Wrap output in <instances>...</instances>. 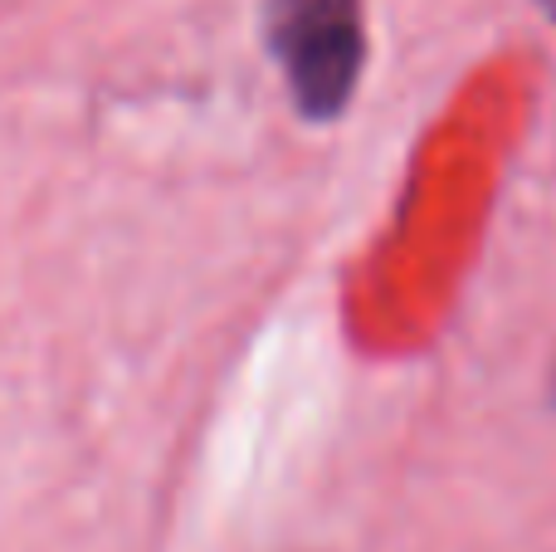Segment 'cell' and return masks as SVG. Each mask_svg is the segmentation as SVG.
<instances>
[{"instance_id": "obj_2", "label": "cell", "mask_w": 556, "mask_h": 552, "mask_svg": "<svg viewBox=\"0 0 556 552\" xmlns=\"http://www.w3.org/2000/svg\"><path fill=\"white\" fill-rule=\"evenodd\" d=\"M542 10H547V15L556 20V0H542Z\"/></svg>"}, {"instance_id": "obj_1", "label": "cell", "mask_w": 556, "mask_h": 552, "mask_svg": "<svg viewBox=\"0 0 556 552\" xmlns=\"http://www.w3.org/2000/svg\"><path fill=\"white\" fill-rule=\"evenodd\" d=\"M269 45L307 117H332L362 74V5L356 0H274Z\"/></svg>"}]
</instances>
